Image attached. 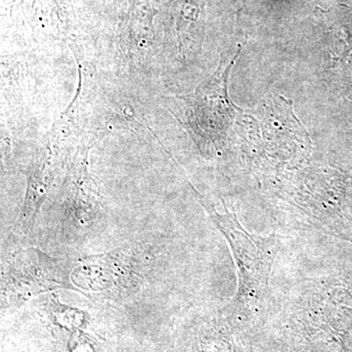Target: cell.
Masks as SVG:
<instances>
[{
  "label": "cell",
  "mask_w": 352,
  "mask_h": 352,
  "mask_svg": "<svg viewBox=\"0 0 352 352\" xmlns=\"http://www.w3.org/2000/svg\"><path fill=\"white\" fill-rule=\"evenodd\" d=\"M74 261L52 258L36 248L20 249L2 266V307L17 308L53 289L76 291L72 281Z\"/></svg>",
  "instance_id": "obj_1"
},
{
  "label": "cell",
  "mask_w": 352,
  "mask_h": 352,
  "mask_svg": "<svg viewBox=\"0 0 352 352\" xmlns=\"http://www.w3.org/2000/svg\"><path fill=\"white\" fill-rule=\"evenodd\" d=\"M204 206L230 245L234 259L239 270L241 294L258 291L266 286L270 276L272 256L258 238L245 232L233 214H220L214 208Z\"/></svg>",
  "instance_id": "obj_2"
}]
</instances>
